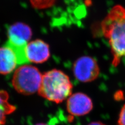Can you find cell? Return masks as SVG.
Wrapping results in <instances>:
<instances>
[{
	"instance_id": "cell-1",
	"label": "cell",
	"mask_w": 125,
	"mask_h": 125,
	"mask_svg": "<svg viewBox=\"0 0 125 125\" xmlns=\"http://www.w3.org/2000/svg\"><path fill=\"white\" fill-rule=\"evenodd\" d=\"M101 29L111 47L113 65L117 66L125 57V8L113 7L102 21Z\"/></svg>"
},
{
	"instance_id": "cell-11",
	"label": "cell",
	"mask_w": 125,
	"mask_h": 125,
	"mask_svg": "<svg viewBox=\"0 0 125 125\" xmlns=\"http://www.w3.org/2000/svg\"><path fill=\"white\" fill-rule=\"evenodd\" d=\"M117 123L118 125H125V104L121 108Z\"/></svg>"
},
{
	"instance_id": "cell-9",
	"label": "cell",
	"mask_w": 125,
	"mask_h": 125,
	"mask_svg": "<svg viewBox=\"0 0 125 125\" xmlns=\"http://www.w3.org/2000/svg\"><path fill=\"white\" fill-rule=\"evenodd\" d=\"M16 110V107L9 102V94L0 90V125H5L7 116Z\"/></svg>"
},
{
	"instance_id": "cell-10",
	"label": "cell",
	"mask_w": 125,
	"mask_h": 125,
	"mask_svg": "<svg viewBox=\"0 0 125 125\" xmlns=\"http://www.w3.org/2000/svg\"><path fill=\"white\" fill-rule=\"evenodd\" d=\"M30 1L35 9H44L51 7L55 0H30Z\"/></svg>"
},
{
	"instance_id": "cell-8",
	"label": "cell",
	"mask_w": 125,
	"mask_h": 125,
	"mask_svg": "<svg viewBox=\"0 0 125 125\" xmlns=\"http://www.w3.org/2000/svg\"><path fill=\"white\" fill-rule=\"evenodd\" d=\"M18 65L13 51L4 45L0 48V73L7 75L12 72Z\"/></svg>"
},
{
	"instance_id": "cell-5",
	"label": "cell",
	"mask_w": 125,
	"mask_h": 125,
	"mask_svg": "<svg viewBox=\"0 0 125 125\" xmlns=\"http://www.w3.org/2000/svg\"><path fill=\"white\" fill-rule=\"evenodd\" d=\"M93 108L92 100L82 92L72 94L67 99L66 109L69 114L73 116H83L90 112Z\"/></svg>"
},
{
	"instance_id": "cell-12",
	"label": "cell",
	"mask_w": 125,
	"mask_h": 125,
	"mask_svg": "<svg viewBox=\"0 0 125 125\" xmlns=\"http://www.w3.org/2000/svg\"><path fill=\"white\" fill-rule=\"evenodd\" d=\"M88 125H106L101 122H99V121H95V122H92L89 124Z\"/></svg>"
},
{
	"instance_id": "cell-13",
	"label": "cell",
	"mask_w": 125,
	"mask_h": 125,
	"mask_svg": "<svg viewBox=\"0 0 125 125\" xmlns=\"http://www.w3.org/2000/svg\"><path fill=\"white\" fill-rule=\"evenodd\" d=\"M34 125H49L45 124V123H38V124H37Z\"/></svg>"
},
{
	"instance_id": "cell-7",
	"label": "cell",
	"mask_w": 125,
	"mask_h": 125,
	"mask_svg": "<svg viewBox=\"0 0 125 125\" xmlns=\"http://www.w3.org/2000/svg\"><path fill=\"white\" fill-rule=\"evenodd\" d=\"M26 55L29 62L43 63L50 57L49 45L39 39L31 41L27 45Z\"/></svg>"
},
{
	"instance_id": "cell-2",
	"label": "cell",
	"mask_w": 125,
	"mask_h": 125,
	"mask_svg": "<svg viewBox=\"0 0 125 125\" xmlns=\"http://www.w3.org/2000/svg\"><path fill=\"white\" fill-rule=\"evenodd\" d=\"M73 88L68 76L61 70L54 69L42 75L38 92L45 99L58 104L67 100L72 94Z\"/></svg>"
},
{
	"instance_id": "cell-3",
	"label": "cell",
	"mask_w": 125,
	"mask_h": 125,
	"mask_svg": "<svg viewBox=\"0 0 125 125\" xmlns=\"http://www.w3.org/2000/svg\"><path fill=\"white\" fill-rule=\"evenodd\" d=\"M42 75L33 66L25 65L18 68L12 78V85L16 91L23 95H31L38 91Z\"/></svg>"
},
{
	"instance_id": "cell-6",
	"label": "cell",
	"mask_w": 125,
	"mask_h": 125,
	"mask_svg": "<svg viewBox=\"0 0 125 125\" xmlns=\"http://www.w3.org/2000/svg\"><path fill=\"white\" fill-rule=\"evenodd\" d=\"M30 27L22 22H16L8 29L9 40L7 42L17 46H27L32 36Z\"/></svg>"
},
{
	"instance_id": "cell-4",
	"label": "cell",
	"mask_w": 125,
	"mask_h": 125,
	"mask_svg": "<svg viewBox=\"0 0 125 125\" xmlns=\"http://www.w3.org/2000/svg\"><path fill=\"white\" fill-rule=\"evenodd\" d=\"M73 69L75 78L82 83H89L95 80L100 72L96 61L89 56L78 58L74 62Z\"/></svg>"
}]
</instances>
